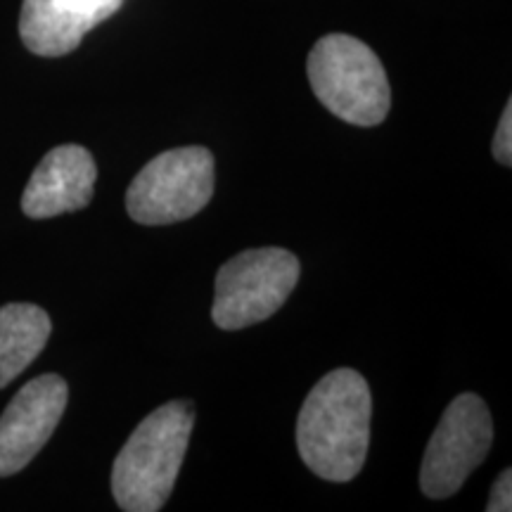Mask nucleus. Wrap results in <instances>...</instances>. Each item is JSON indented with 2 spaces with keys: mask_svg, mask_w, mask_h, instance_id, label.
Returning a JSON list of instances; mask_svg holds the SVG:
<instances>
[{
  "mask_svg": "<svg viewBox=\"0 0 512 512\" xmlns=\"http://www.w3.org/2000/svg\"><path fill=\"white\" fill-rule=\"evenodd\" d=\"M311 91L347 124L377 126L387 119L392 107V88L380 57L366 43L347 34L323 36L311 48L309 62Z\"/></svg>",
  "mask_w": 512,
  "mask_h": 512,
  "instance_id": "7ed1b4c3",
  "label": "nucleus"
},
{
  "mask_svg": "<svg viewBox=\"0 0 512 512\" xmlns=\"http://www.w3.org/2000/svg\"><path fill=\"white\" fill-rule=\"evenodd\" d=\"M214 195V155L200 145L176 147L138 171L126 190V209L143 226L188 221Z\"/></svg>",
  "mask_w": 512,
  "mask_h": 512,
  "instance_id": "39448f33",
  "label": "nucleus"
},
{
  "mask_svg": "<svg viewBox=\"0 0 512 512\" xmlns=\"http://www.w3.org/2000/svg\"><path fill=\"white\" fill-rule=\"evenodd\" d=\"M299 259L280 247L247 249L216 273L211 320L221 330H242L264 323L283 309L299 283Z\"/></svg>",
  "mask_w": 512,
  "mask_h": 512,
  "instance_id": "20e7f679",
  "label": "nucleus"
},
{
  "mask_svg": "<svg viewBox=\"0 0 512 512\" xmlns=\"http://www.w3.org/2000/svg\"><path fill=\"white\" fill-rule=\"evenodd\" d=\"M195 406L169 401L133 430L112 467V494L126 512H159L174 491L188 451Z\"/></svg>",
  "mask_w": 512,
  "mask_h": 512,
  "instance_id": "f03ea898",
  "label": "nucleus"
},
{
  "mask_svg": "<svg viewBox=\"0 0 512 512\" xmlns=\"http://www.w3.org/2000/svg\"><path fill=\"white\" fill-rule=\"evenodd\" d=\"M124 0H24L19 36L29 53L62 57L81 46L83 36L110 19Z\"/></svg>",
  "mask_w": 512,
  "mask_h": 512,
  "instance_id": "1a4fd4ad",
  "label": "nucleus"
},
{
  "mask_svg": "<svg viewBox=\"0 0 512 512\" xmlns=\"http://www.w3.org/2000/svg\"><path fill=\"white\" fill-rule=\"evenodd\" d=\"M373 396L366 377L337 368L306 396L297 418V448L304 465L325 482H351L370 446Z\"/></svg>",
  "mask_w": 512,
  "mask_h": 512,
  "instance_id": "f257e3e1",
  "label": "nucleus"
},
{
  "mask_svg": "<svg viewBox=\"0 0 512 512\" xmlns=\"http://www.w3.org/2000/svg\"><path fill=\"white\" fill-rule=\"evenodd\" d=\"M491 150H494V157L498 164L512 166V100H508V105H505L503 110V117L498 121Z\"/></svg>",
  "mask_w": 512,
  "mask_h": 512,
  "instance_id": "9b49d317",
  "label": "nucleus"
},
{
  "mask_svg": "<svg viewBox=\"0 0 512 512\" xmlns=\"http://www.w3.org/2000/svg\"><path fill=\"white\" fill-rule=\"evenodd\" d=\"M486 510L489 512H510L512 510V470H503L501 475H498L496 484L491 486Z\"/></svg>",
  "mask_w": 512,
  "mask_h": 512,
  "instance_id": "f8f14e48",
  "label": "nucleus"
},
{
  "mask_svg": "<svg viewBox=\"0 0 512 512\" xmlns=\"http://www.w3.org/2000/svg\"><path fill=\"white\" fill-rule=\"evenodd\" d=\"M98 166L86 147L60 145L38 162L22 195L29 219H53L88 207L93 200Z\"/></svg>",
  "mask_w": 512,
  "mask_h": 512,
  "instance_id": "6e6552de",
  "label": "nucleus"
},
{
  "mask_svg": "<svg viewBox=\"0 0 512 512\" xmlns=\"http://www.w3.org/2000/svg\"><path fill=\"white\" fill-rule=\"evenodd\" d=\"M494 441V420L477 394L465 392L448 403L420 465V491L427 498L456 496L467 477L484 463Z\"/></svg>",
  "mask_w": 512,
  "mask_h": 512,
  "instance_id": "423d86ee",
  "label": "nucleus"
},
{
  "mask_svg": "<svg viewBox=\"0 0 512 512\" xmlns=\"http://www.w3.org/2000/svg\"><path fill=\"white\" fill-rule=\"evenodd\" d=\"M69 401V387L60 375H38L24 384L0 415V477L22 472L38 456Z\"/></svg>",
  "mask_w": 512,
  "mask_h": 512,
  "instance_id": "0eeeda50",
  "label": "nucleus"
},
{
  "mask_svg": "<svg viewBox=\"0 0 512 512\" xmlns=\"http://www.w3.org/2000/svg\"><path fill=\"white\" fill-rule=\"evenodd\" d=\"M53 323L36 304L0 306V389L27 370L48 344Z\"/></svg>",
  "mask_w": 512,
  "mask_h": 512,
  "instance_id": "9d476101",
  "label": "nucleus"
}]
</instances>
